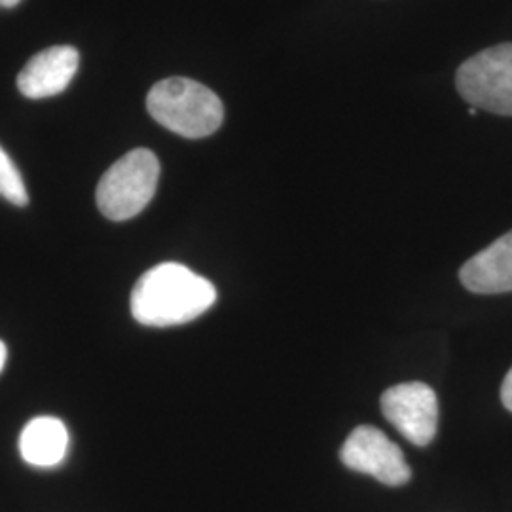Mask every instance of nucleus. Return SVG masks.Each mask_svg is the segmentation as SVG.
<instances>
[{
  "label": "nucleus",
  "mask_w": 512,
  "mask_h": 512,
  "mask_svg": "<svg viewBox=\"0 0 512 512\" xmlns=\"http://www.w3.org/2000/svg\"><path fill=\"white\" fill-rule=\"evenodd\" d=\"M217 300L211 281L183 264L164 262L141 275L131 291V315L145 327H175L198 319Z\"/></svg>",
  "instance_id": "1"
},
{
  "label": "nucleus",
  "mask_w": 512,
  "mask_h": 512,
  "mask_svg": "<svg viewBox=\"0 0 512 512\" xmlns=\"http://www.w3.org/2000/svg\"><path fill=\"white\" fill-rule=\"evenodd\" d=\"M148 114L165 129L203 139L222 126L224 107L219 95L190 78H165L152 86L147 97Z\"/></svg>",
  "instance_id": "2"
},
{
  "label": "nucleus",
  "mask_w": 512,
  "mask_h": 512,
  "mask_svg": "<svg viewBox=\"0 0 512 512\" xmlns=\"http://www.w3.org/2000/svg\"><path fill=\"white\" fill-rule=\"evenodd\" d=\"M160 179V162L147 148L122 156L97 184V207L114 222L133 219L152 202Z\"/></svg>",
  "instance_id": "3"
},
{
  "label": "nucleus",
  "mask_w": 512,
  "mask_h": 512,
  "mask_svg": "<svg viewBox=\"0 0 512 512\" xmlns=\"http://www.w3.org/2000/svg\"><path fill=\"white\" fill-rule=\"evenodd\" d=\"M461 97L475 109L512 116V44L469 57L456 74Z\"/></svg>",
  "instance_id": "4"
},
{
  "label": "nucleus",
  "mask_w": 512,
  "mask_h": 512,
  "mask_svg": "<svg viewBox=\"0 0 512 512\" xmlns=\"http://www.w3.org/2000/svg\"><path fill=\"white\" fill-rule=\"evenodd\" d=\"M340 458L351 471L374 476L385 486H403L412 476L401 448L372 425H361L349 435Z\"/></svg>",
  "instance_id": "5"
},
{
  "label": "nucleus",
  "mask_w": 512,
  "mask_h": 512,
  "mask_svg": "<svg viewBox=\"0 0 512 512\" xmlns=\"http://www.w3.org/2000/svg\"><path fill=\"white\" fill-rule=\"evenodd\" d=\"M382 412L404 439L427 446L437 435L439 401L435 391L421 382L387 389L382 395Z\"/></svg>",
  "instance_id": "6"
},
{
  "label": "nucleus",
  "mask_w": 512,
  "mask_h": 512,
  "mask_svg": "<svg viewBox=\"0 0 512 512\" xmlns=\"http://www.w3.org/2000/svg\"><path fill=\"white\" fill-rule=\"evenodd\" d=\"M78 63L80 55L73 46H52L33 55L19 73V92L29 99L59 95L73 82Z\"/></svg>",
  "instance_id": "7"
},
{
  "label": "nucleus",
  "mask_w": 512,
  "mask_h": 512,
  "mask_svg": "<svg viewBox=\"0 0 512 512\" xmlns=\"http://www.w3.org/2000/svg\"><path fill=\"white\" fill-rule=\"evenodd\" d=\"M461 283L476 294H501L512 291V230L490 247L469 258L461 272Z\"/></svg>",
  "instance_id": "8"
},
{
  "label": "nucleus",
  "mask_w": 512,
  "mask_h": 512,
  "mask_svg": "<svg viewBox=\"0 0 512 512\" xmlns=\"http://www.w3.org/2000/svg\"><path fill=\"white\" fill-rule=\"evenodd\" d=\"M69 448V433L65 423L52 416H40L29 421L19 437L21 458L35 467L59 465Z\"/></svg>",
  "instance_id": "9"
},
{
  "label": "nucleus",
  "mask_w": 512,
  "mask_h": 512,
  "mask_svg": "<svg viewBox=\"0 0 512 512\" xmlns=\"http://www.w3.org/2000/svg\"><path fill=\"white\" fill-rule=\"evenodd\" d=\"M0 196L18 207H25L29 203V192L25 188L23 177L2 147H0Z\"/></svg>",
  "instance_id": "10"
},
{
  "label": "nucleus",
  "mask_w": 512,
  "mask_h": 512,
  "mask_svg": "<svg viewBox=\"0 0 512 512\" xmlns=\"http://www.w3.org/2000/svg\"><path fill=\"white\" fill-rule=\"evenodd\" d=\"M501 401L512 412V368L505 378V382L501 385Z\"/></svg>",
  "instance_id": "11"
},
{
  "label": "nucleus",
  "mask_w": 512,
  "mask_h": 512,
  "mask_svg": "<svg viewBox=\"0 0 512 512\" xmlns=\"http://www.w3.org/2000/svg\"><path fill=\"white\" fill-rule=\"evenodd\" d=\"M6 357H8V351H6L4 342H0V372H2V368L6 365Z\"/></svg>",
  "instance_id": "12"
},
{
  "label": "nucleus",
  "mask_w": 512,
  "mask_h": 512,
  "mask_svg": "<svg viewBox=\"0 0 512 512\" xmlns=\"http://www.w3.org/2000/svg\"><path fill=\"white\" fill-rule=\"evenodd\" d=\"M21 0H0V6L2 8H14V6H18Z\"/></svg>",
  "instance_id": "13"
},
{
  "label": "nucleus",
  "mask_w": 512,
  "mask_h": 512,
  "mask_svg": "<svg viewBox=\"0 0 512 512\" xmlns=\"http://www.w3.org/2000/svg\"><path fill=\"white\" fill-rule=\"evenodd\" d=\"M476 110H478V109H475V107H469V110H467V112H469V114H471V116H475Z\"/></svg>",
  "instance_id": "14"
}]
</instances>
